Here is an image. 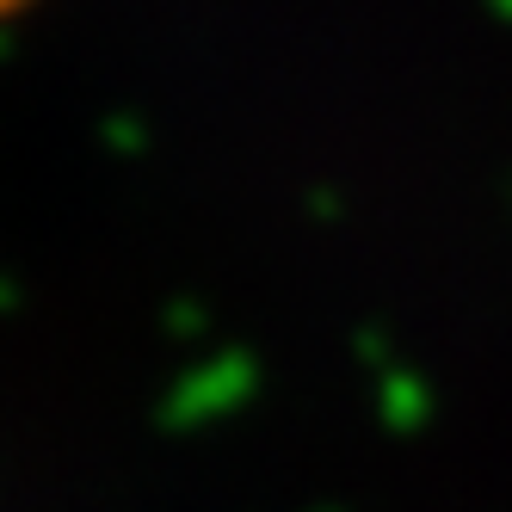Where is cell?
<instances>
[{
  "label": "cell",
  "instance_id": "cell-1",
  "mask_svg": "<svg viewBox=\"0 0 512 512\" xmlns=\"http://www.w3.org/2000/svg\"><path fill=\"white\" fill-rule=\"evenodd\" d=\"M13 7H19V0H0V13H13Z\"/></svg>",
  "mask_w": 512,
  "mask_h": 512
}]
</instances>
